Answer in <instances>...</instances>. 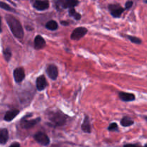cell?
I'll return each instance as SVG.
<instances>
[{
    "mask_svg": "<svg viewBox=\"0 0 147 147\" xmlns=\"http://www.w3.org/2000/svg\"><path fill=\"white\" fill-rule=\"evenodd\" d=\"M66 119H67V116L60 111H56L49 115L50 125L55 127L61 126L64 125L66 122Z\"/></svg>",
    "mask_w": 147,
    "mask_h": 147,
    "instance_id": "cell-2",
    "label": "cell"
},
{
    "mask_svg": "<svg viewBox=\"0 0 147 147\" xmlns=\"http://www.w3.org/2000/svg\"><path fill=\"white\" fill-rule=\"evenodd\" d=\"M134 123V121L128 116L123 117L121 120V125L123 127H129Z\"/></svg>",
    "mask_w": 147,
    "mask_h": 147,
    "instance_id": "cell-17",
    "label": "cell"
},
{
    "mask_svg": "<svg viewBox=\"0 0 147 147\" xmlns=\"http://www.w3.org/2000/svg\"><path fill=\"white\" fill-rule=\"evenodd\" d=\"M0 7H1V9H3V10H7V11L9 12H16L14 9H13L12 7H11L9 4L4 2V1H0Z\"/></svg>",
    "mask_w": 147,
    "mask_h": 147,
    "instance_id": "cell-20",
    "label": "cell"
},
{
    "mask_svg": "<svg viewBox=\"0 0 147 147\" xmlns=\"http://www.w3.org/2000/svg\"><path fill=\"white\" fill-rule=\"evenodd\" d=\"M144 2H145V3H146V4H147V0H145Z\"/></svg>",
    "mask_w": 147,
    "mask_h": 147,
    "instance_id": "cell-30",
    "label": "cell"
},
{
    "mask_svg": "<svg viewBox=\"0 0 147 147\" xmlns=\"http://www.w3.org/2000/svg\"><path fill=\"white\" fill-rule=\"evenodd\" d=\"M4 59H5V60L7 61V62L11 59V52L9 48H6L5 50H4Z\"/></svg>",
    "mask_w": 147,
    "mask_h": 147,
    "instance_id": "cell-22",
    "label": "cell"
},
{
    "mask_svg": "<svg viewBox=\"0 0 147 147\" xmlns=\"http://www.w3.org/2000/svg\"><path fill=\"white\" fill-rule=\"evenodd\" d=\"M128 39L130 40L131 42H132L133 43H135V44L137 45H140L142 44V41L140 38L137 37H135V36H132V35H127Z\"/></svg>",
    "mask_w": 147,
    "mask_h": 147,
    "instance_id": "cell-21",
    "label": "cell"
},
{
    "mask_svg": "<svg viewBox=\"0 0 147 147\" xmlns=\"http://www.w3.org/2000/svg\"><path fill=\"white\" fill-rule=\"evenodd\" d=\"M47 85V82L44 75H41L39 77H37V80H36V86L39 91L43 90L45 88H46Z\"/></svg>",
    "mask_w": 147,
    "mask_h": 147,
    "instance_id": "cell-11",
    "label": "cell"
},
{
    "mask_svg": "<svg viewBox=\"0 0 147 147\" xmlns=\"http://www.w3.org/2000/svg\"><path fill=\"white\" fill-rule=\"evenodd\" d=\"M34 138L37 143L42 146H47L50 144V141L47 134L43 132H38L34 135Z\"/></svg>",
    "mask_w": 147,
    "mask_h": 147,
    "instance_id": "cell-6",
    "label": "cell"
},
{
    "mask_svg": "<svg viewBox=\"0 0 147 147\" xmlns=\"http://www.w3.org/2000/svg\"><path fill=\"white\" fill-rule=\"evenodd\" d=\"M6 21L14 37L22 40L24 37V30H23V27L20 22L17 18L10 14L6 15Z\"/></svg>",
    "mask_w": 147,
    "mask_h": 147,
    "instance_id": "cell-1",
    "label": "cell"
},
{
    "mask_svg": "<svg viewBox=\"0 0 147 147\" xmlns=\"http://www.w3.org/2000/svg\"><path fill=\"white\" fill-rule=\"evenodd\" d=\"M40 121V118H37L35 119L32 120H25L22 119L21 122V126L23 128H25V129H29V128H31L32 127H34V125H37L39 122Z\"/></svg>",
    "mask_w": 147,
    "mask_h": 147,
    "instance_id": "cell-10",
    "label": "cell"
},
{
    "mask_svg": "<svg viewBox=\"0 0 147 147\" xmlns=\"http://www.w3.org/2000/svg\"><path fill=\"white\" fill-rule=\"evenodd\" d=\"M119 97L123 102H131L136 99V96L134 94L128 93V92H120L119 93Z\"/></svg>",
    "mask_w": 147,
    "mask_h": 147,
    "instance_id": "cell-12",
    "label": "cell"
},
{
    "mask_svg": "<svg viewBox=\"0 0 147 147\" xmlns=\"http://www.w3.org/2000/svg\"><path fill=\"white\" fill-rule=\"evenodd\" d=\"M144 147H147V144H146V145H145V146H144Z\"/></svg>",
    "mask_w": 147,
    "mask_h": 147,
    "instance_id": "cell-31",
    "label": "cell"
},
{
    "mask_svg": "<svg viewBox=\"0 0 147 147\" xmlns=\"http://www.w3.org/2000/svg\"><path fill=\"white\" fill-rule=\"evenodd\" d=\"M0 33H1V17H0Z\"/></svg>",
    "mask_w": 147,
    "mask_h": 147,
    "instance_id": "cell-28",
    "label": "cell"
},
{
    "mask_svg": "<svg viewBox=\"0 0 147 147\" xmlns=\"http://www.w3.org/2000/svg\"><path fill=\"white\" fill-rule=\"evenodd\" d=\"M88 33L87 28L84 27H79L75 29L71 33L70 38L72 40H79L82 38L84 35H86V33Z\"/></svg>",
    "mask_w": 147,
    "mask_h": 147,
    "instance_id": "cell-5",
    "label": "cell"
},
{
    "mask_svg": "<svg viewBox=\"0 0 147 147\" xmlns=\"http://www.w3.org/2000/svg\"><path fill=\"white\" fill-rule=\"evenodd\" d=\"M78 0H56L55 8L58 11H61L65 9L75 8V7L78 5Z\"/></svg>",
    "mask_w": 147,
    "mask_h": 147,
    "instance_id": "cell-3",
    "label": "cell"
},
{
    "mask_svg": "<svg viewBox=\"0 0 147 147\" xmlns=\"http://www.w3.org/2000/svg\"><path fill=\"white\" fill-rule=\"evenodd\" d=\"M46 71H47V74L49 77L51 79H53V80H55L57 78V76H58V69H57V67L55 65H48Z\"/></svg>",
    "mask_w": 147,
    "mask_h": 147,
    "instance_id": "cell-8",
    "label": "cell"
},
{
    "mask_svg": "<svg viewBox=\"0 0 147 147\" xmlns=\"http://www.w3.org/2000/svg\"><path fill=\"white\" fill-rule=\"evenodd\" d=\"M50 7L48 0H35L33 3V7L38 11H44Z\"/></svg>",
    "mask_w": 147,
    "mask_h": 147,
    "instance_id": "cell-7",
    "label": "cell"
},
{
    "mask_svg": "<svg viewBox=\"0 0 147 147\" xmlns=\"http://www.w3.org/2000/svg\"><path fill=\"white\" fill-rule=\"evenodd\" d=\"M123 147H142V146L139 145V144H128L123 146Z\"/></svg>",
    "mask_w": 147,
    "mask_h": 147,
    "instance_id": "cell-25",
    "label": "cell"
},
{
    "mask_svg": "<svg viewBox=\"0 0 147 147\" xmlns=\"http://www.w3.org/2000/svg\"><path fill=\"white\" fill-rule=\"evenodd\" d=\"M134 2L132 1H126V3L125 4V10H129L130 8H131L132 6H133Z\"/></svg>",
    "mask_w": 147,
    "mask_h": 147,
    "instance_id": "cell-24",
    "label": "cell"
},
{
    "mask_svg": "<svg viewBox=\"0 0 147 147\" xmlns=\"http://www.w3.org/2000/svg\"><path fill=\"white\" fill-rule=\"evenodd\" d=\"M45 27L50 30H55L58 27V24L55 20H50L46 23Z\"/></svg>",
    "mask_w": 147,
    "mask_h": 147,
    "instance_id": "cell-18",
    "label": "cell"
},
{
    "mask_svg": "<svg viewBox=\"0 0 147 147\" xmlns=\"http://www.w3.org/2000/svg\"><path fill=\"white\" fill-rule=\"evenodd\" d=\"M46 42L41 35H37L34 38V48L36 50L42 49L45 46Z\"/></svg>",
    "mask_w": 147,
    "mask_h": 147,
    "instance_id": "cell-13",
    "label": "cell"
},
{
    "mask_svg": "<svg viewBox=\"0 0 147 147\" xmlns=\"http://www.w3.org/2000/svg\"><path fill=\"white\" fill-rule=\"evenodd\" d=\"M20 111L18 110H9L8 112H6L5 115H4V120L7 121V122H9L11 121L17 115L19 114Z\"/></svg>",
    "mask_w": 147,
    "mask_h": 147,
    "instance_id": "cell-14",
    "label": "cell"
},
{
    "mask_svg": "<svg viewBox=\"0 0 147 147\" xmlns=\"http://www.w3.org/2000/svg\"><path fill=\"white\" fill-rule=\"evenodd\" d=\"M68 14L70 17H73L76 19V20H79L81 18V15L80 13L77 12L75 10V8H70L68 10Z\"/></svg>",
    "mask_w": 147,
    "mask_h": 147,
    "instance_id": "cell-19",
    "label": "cell"
},
{
    "mask_svg": "<svg viewBox=\"0 0 147 147\" xmlns=\"http://www.w3.org/2000/svg\"><path fill=\"white\" fill-rule=\"evenodd\" d=\"M9 139V133L6 128H0V144H5Z\"/></svg>",
    "mask_w": 147,
    "mask_h": 147,
    "instance_id": "cell-15",
    "label": "cell"
},
{
    "mask_svg": "<svg viewBox=\"0 0 147 147\" xmlns=\"http://www.w3.org/2000/svg\"><path fill=\"white\" fill-rule=\"evenodd\" d=\"M9 147H21V146H20V144H19V143L14 142L12 144H11Z\"/></svg>",
    "mask_w": 147,
    "mask_h": 147,
    "instance_id": "cell-26",
    "label": "cell"
},
{
    "mask_svg": "<svg viewBox=\"0 0 147 147\" xmlns=\"http://www.w3.org/2000/svg\"><path fill=\"white\" fill-rule=\"evenodd\" d=\"M145 120H146V122H147V116H146V117H145Z\"/></svg>",
    "mask_w": 147,
    "mask_h": 147,
    "instance_id": "cell-29",
    "label": "cell"
},
{
    "mask_svg": "<svg viewBox=\"0 0 147 147\" xmlns=\"http://www.w3.org/2000/svg\"><path fill=\"white\" fill-rule=\"evenodd\" d=\"M81 128L83 132L85 133H90L91 132V126H90V121H89V118L88 116L85 117L84 121H83V124L81 125Z\"/></svg>",
    "mask_w": 147,
    "mask_h": 147,
    "instance_id": "cell-16",
    "label": "cell"
},
{
    "mask_svg": "<svg viewBox=\"0 0 147 147\" xmlns=\"http://www.w3.org/2000/svg\"><path fill=\"white\" fill-rule=\"evenodd\" d=\"M61 24H63V25H67L69 24V22L66 21H61Z\"/></svg>",
    "mask_w": 147,
    "mask_h": 147,
    "instance_id": "cell-27",
    "label": "cell"
},
{
    "mask_svg": "<svg viewBox=\"0 0 147 147\" xmlns=\"http://www.w3.org/2000/svg\"><path fill=\"white\" fill-rule=\"evenodd\" d=\"M14 80L17 83H20L24 80L25 77V74H24V70L22 67H18L14 69Z\"/></svg>",
    "mask_w": 147,
    "mask_h": 147,
    "instance_id": "cell-9",
    "label": "cell"
},
{
    "mask_svg": "<svg viewBox=\"0 0 147 147\" xmlns=\"http://www.w3.org/2000/svg\"><path fill=\"white\" fill-rule=\"evenodd\" d=\"M108 8H109L111 14L115 18H119L125 10V9L122 7L119 4H109Z\"/></svg>",
    "mask_w": 147,
    "mask_h": 147,
    "instance_id": "cell-4",
    "label": "cell"
},
{
    "mask_svg": "<svg viewBox=\"0 0 147 147\" xmlns=\"http://www.w3.org/2000/svg\"><path fill=\"white\" fill-rule=\"evenodd\" d=\"M109 131H118L119 130V128H118V124L116 122H112L109 125V128H108Z\"/></svg>",
    "mask_w": 147,
    "mask_h": 147,
    "instance_id": "cell-23",
    "label": "cell"
}]
</instances>
